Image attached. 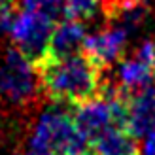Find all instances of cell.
I'll list each match as a JSON object with an SVG mask.
<instances>
[{
    "label": "cell",
    "instance_id": "1",
    "mask_svg": "<svg viewBox=\"0 0 155 155\" xmlns=\"http://www.w3.org/2000/svg\"><path fill=\"white\" fill-rule=\"evenodd\" d=\"M34 66L40 74L44 97L48 102L76 108L100 97L104 72L83 53L64 59L45 57Z\"/></svg>",
    "mask_w": 155,
    "mask_h": 155
},
{
    "label": "cell",
    "instance_id": "2",
    "mask_svg": "<svg viewBox=\"0 0 155 155\" xmlns=\"http://www.w3.org/2000/svg\"><path fill=\"white\" fill-rule=\"evenodd\" d=\"M45 100L40 74L28 57L6 45L0 51V117L32 114Z\"/></svg>",
    "mask_w": 155,
    "mask_h": 155
},
{
    "label": "cell",
    "instance_id": "3",
    "mask_svg": "<svg viewBox=\"0 0 155 155\" xmlns=\"http://www.w3.org/2000/svg\"><path fill=\"white\" fill-rule=\"evenodd\" d=\"M55 25V21H51L42 13L19 12L15 15L10 30V42L25 57H28L34 64H38L48 55Z\"/></svg>",
    "mask_w": 155,
    "mask_h": 155
},
{
    "label": "cell",
    "instance_id": "4",
    "mask_svg": "<svg viewBox=\"0 0 155 155\" xmlns=\"http://www.w3.org/2000/svg\"><path fill=\"white\" fill-rule=\"evenodd\" d=\"M127 36L129 32L125 28L108 23V27L85 38L81 53L91 63H95L102 72H106L110 66H114L115 63H121V59L125 57Z\"/></svg>",
    "mask_w": 155,
    "mask_h": 155
},
{
    "label": "cell",
    "instance_id": "5",
    "mask_svg": "<svg viewBox=\"0 0 155 155\" xmlns=\"http://www.w3.org/2000/svg\"><path fill=\"white\" fill-rule=\"evenodd\" d=\"M127 130L138 140H146L155 133V85L144 87L130 95Z\"/></svg>",
    "mask_w": 155,
    "mask_h": 155
},
{
    "label": "cell",
    "instance_id": "6",
    "mask_svg": "<svg viewBox=\"0 0 155 155\" xmlns=\"http://www.w3.org/2000/svg\"><path fill=\"white\" fill-rule=\"evenodd\" d=\"M74 121H76L78 129H80V133L85 136V140L89 144L95 138H98L102 133H106L110 127H114L110 106H108V102L102 97L91 98L87 102L76 106Z\"/></svg>",
    "mask_w": 155,
    "mask_h": 155
},
{
    "label": "cell",
    "instance_id": "7",
    "mask_svg": "<svg viewBox=\"0 0 155 155\" xmlns=\"http://www.w3.org/2000/svg\"><path fill=\"white\" fill-rule=\"evenodd\" d=\"M87 34H85V27L81 21L76 19H63L55 25V30L51 34L49 49L45 57L51 59H64L81 53L83 42ZM44 57V59H45Z\"/></svg>",
    "mask_w": 155,
    "mask_h": 155
},
{
    "label": "cell",
    "instance_id": "8",
    "mask_svg": "<svg viewBox=\"0 0 155 155\" xmlns=\"http://www.w3.org/2000/svg\"><path fill=\"white\" fill-rule=\"evenodd\" d=\"M93 155H140L138 138L125 129L110 127L89 144Z\"/></svg>",
    "mask_w": 155,
    "mask_h": 155
},
{
    "label": "cell",
    "instance_id": "9",
    "mask_svg": "<svg viewBox=\"0 0 155 155\" xmlns=\"http://www.w3.org/2000/svg\"><path fill=\"white\" fill-rule=\"evenodd\" d=\"M15 8L19 12L42 13L55 23L64 19V0H15Z\"/></svg>",
    "mask_w": 155,
    "mask_h": 155
},
{
    "label": "cell",
    "instance_id": "10",
    "mask_svg": "<svg viewBox=\"0 0 155 155\" xmlns=\"http://www.w3.org/2000/svg\"><path fill=\"white\" fill-rule=\"evenodd\" d=\"M102 6V0H64V19L89 21L97 15Z\"/></svg>",
    "mask_w": 155,
    "mask_h": 155
},
{
    "label": "cell",
    "instance_id": "11",
    "mask_svg": "<svg viewBox=\"0 0 155 155\" xmlns=\"http://www.w3.org/2000/svg\"><path fill=\"white\" fill-rule=\"evenodd\" d=\"M146 2H148V0H102L100 12H104L106 19L110 21L114 15H117L119 12L127 10V8H133V6H142Z\"/></svg>",
    "mask_w": 155,
    "mask_h": 155
},
{
    "label": "cell",
    "instance_id": "12",
    "mask_svg": "<svg viewBox=\"0 0 155 155\" xmlns=\"http://www.w3.org/2000/svg\"><path fill=\"white\" fill-rule=\"evenodd\" d=\"M13 10L15 8H4V10H0V51L6 48V40L10 38V30H12L13 19H15Z\"/></svg>",
    "mask_w": 155,
    "mask_h": 155
},
{
    "label": "cell",
    "instance_id": "13",
    "mask_svg": "<svg viewBox=\"0 0 155 155\" xmlns=\"http://www.w3.org/2000/svg\"><path fill=\"white\" fill-rule=\"evenodd\" d=\"M144 155H155V133L144 140Z\"/></svg>",
    "mask_w": 155,
    "mask_h": 155
},
{
    "label": "cell",
    "instance_id": "14",
    "mask_svg": "<svg viewBox=\"0 0 155 155\" xmlns=\"http://www.w3.org/2000/svg\"><path fill=\"white\" fill-rule=\"evenodd\" d=\"M4 8H15V0H0V10Z\"/></svg>",
    "mask_w": 155,
    "mask_h": 155
},
{
    "label": "cell",
    "instance_id": "15",
    "mask_svg": "<svg viewBox=\"0 0 155 155\" xmlns=\"http://www.w3.org/2000/svg\"><path fill=\"white\" fill-rule=\"evenodd\" d=\"M81 155H93V153H91V151L87 150V151H85V153H81Z\"/></svg>",
    "mask_w": 155,
    "mask_h": 155
}]
</instances>
